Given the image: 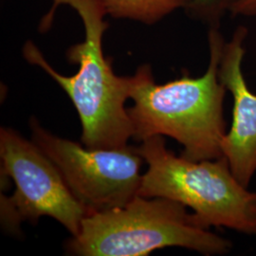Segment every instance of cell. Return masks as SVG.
Segmentation results:
<instances>
[{
	"mask_svg": "<svg viewBox=\"0 0 256 256\" xmlns=\"http://www.w3.org/2000/svg\"><path fill=\"white\" fill-rule=\"evenodd\" d=\"M208 40L210 62L200 77L184 74L172 82L158 84L147 64L130 77L129 98L134 106L128 113L134 140L168 136L182 146L180 156L194 162L223 156V104L227 90L220 82L218 66L225 41L218 28H210Z\"/></svg>",
	"mask_w": 256,
	"mask_h": 256,
	"instance_id": "cell-1",
	"label": "cell"
},
{
	"mask_svg": "<svg viewBox=\"0 0 256 256\" xmlns=\"http://www.w3.org/2000/svg\"><path fill=\"white\" fill-rule=\"evenodd\" d=\"M60 4L72 7L84 26V41L68 52V60L79 64L78 72L74 76L58 74L32 42L24 46V56L30 63L44 70L66 92L81 120V140L84 146L92 149L126 146L133 137L132 122L124 106L129 98L130 77L115 75L110 60L102 52V34L108 28L104 21L106 12L99 0H54L46 24Z\"/></svg>",
	"mask_w": 256,
	"mask_h": 256,
	"instance_id": "cell-2",
	"label": "cell"
},
{
	"mask_svg": "<svg viewBox=\"0 0 256 256\" xmlns=\"http://www.w3.org/2000/svg\"><path fill=\"white\" fill-rule=\"evenodd\" d=\"M183 204L137 196L124 207L88 214L68 252L80 256H144L166 247L205 256L228 254L232 242L204 228Z\"/></svg>",
	"mask_w": 256,
	"mask_h": 256,
	"instance_id": "cell-3",
	"label": "cell"
},
{
	"mask_svg": "<svg viewBox=\"0 0 256 256\" xmlns=\"http://www.w3.org/2000/svg\"><path fill=\"white\" fill-rule=\"evenodd\" d=\"M138 151L148 164L138 196L180 202L206 229L256 236V192L238 182L225 156L200 162L176 156L160 135L142 140Z\"/></svg>",
	"mask_w": 256,
	"mask_h": 256,
	"instance_id": "cell-4",
	"label": "cell"
},
{
	"mask_svg": "<svg viewBox=\"0 0 256 256\" xmlns=\"http://www.w3.org/2000/svg\"><path fill=\"white\" fill-rule=\"evenodd\" d=\"M0 158L1 176H10L16 187L10 198L1 196V220L6 228L18 230L22 221L36 223L46 216L60 222L72 236L80 232L86 210L32 140L14 129L1 128Z\"/></svg>",
	"mask_w": 256,
	"mask_h": 256,
	"instance_id": "cell-5",
	"label": "cell"
},
{
	"mask_svg": "<svg viewBox=\"0 0 256 256\" xmlns=\"http://www.w3.org/2000/svg\"><path fill=\"white\" fill-rule=\"evenodd\" d=\"M30 128L32 140L54 164L88 214L124 207L137 196L144 162L138 148L82 146L48 132L36 118L30 120Z\"/></svg>",
	"mask_w": 256,
	"mask_h": 256,
	"instance_id": "cell-6",
	"label": "cell"
},
{
	"mask_svg": "<svg viewBox=\"0 0 256 256\" xmlns=\"http://www.w3.org/2000/svg\"><path fill=\"white\" fill-rule=\"evenodd\" d=\"M247 36V28L239 26L224 43L218 77L234 97L232 122L221 142L222 154L232 174L248 188L256 173V94L250 90L242 70Z\"/></svg>",
	"mask_w": 256,
	"mask_h": 256,
	"instance_id": "cell-7",
	"label": "cell"
},
{
	"mask_svg": "<svg viewBox=\"0 0 256 256\" xmlns=\"http://www.w3.org/2000/svg\"><path fill=\"white\" fill-rule=\"evenodd\" d=\"M106 14L118 18L153 24L169 14L186 8L191 0H99Z\"/></svg>",
	"mask_w": 256,
	"mask_h": 256,
	"instance_id": "cell-8",
	"label": "cell"
},
{
	"mask_svg": "<svg viewBox=\"0 0 256 256\" xmlns=\"http://www.w3.org/2000/svg\"><path fill=\"white\" fill-rule=\"evenodd\" d=\"M238 0H191L185 9L194 18L210 24V28H218L220 19L230 12Z\"/></svg>",
	"mask_w": 256,
	"mask_h": 256,
	"instance_id": "cell-9",
	"label": "cell"
},
{
	"mask_svg": "<svg viewBox=\"0 0 256 256\" xmlns=\"http://www.w3.org/2000/svg\"><path fill=\"white\" fill-rule=\"evenodd\" d=\"M234 16H256V0H238L230 10Z\"/></svg>",
	"mask_w": 256,
	"mask_h": 256,
	"instance_id": "cell-10",
	"label": "cell"
}]
</instances>
